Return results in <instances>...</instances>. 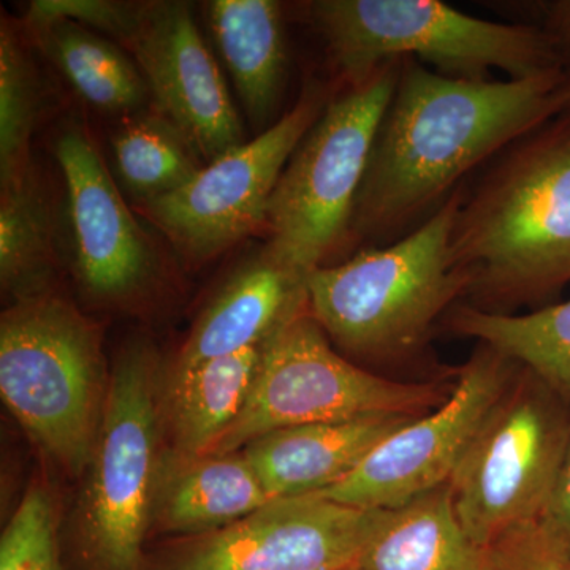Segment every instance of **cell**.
Returning <instances> with one entry per match:
<instances>
[{
  "instance_id": "277c9868",
  "label": "cell",
  "mask_w": 570,
  "mask_h": 570,
  "mask_svg": "<svg viewBox=\"0 0 570 570\" xmlns=\"http://www.w3.org/2000/svg\"><path fill=\"white\" fill-rule=\"evenodd\" d=\"M311 11L347 88L403 59L463 80H489L491 69L512 80L564 70L546 29L480 20L439 0H321Z\"/></svg>"
},
{
  "instance_id": "9a60e30c",
  "label": "cell",
  "mask_w": 570,
  "mask_h": 570,
  "mask_svg": "<svg viewBox=\"0 0 570 570\" xmlns=\"http://www.w3.org/2000/svg\"><path fill=\"white\" fill-rule=\"evenodd\" d=\"M306 279L262 246L195 322L170 376L265 344L306 305Z\"/></svg>"
},
{
  "instance_id": "8992f818",
  "label": "cell",
  "mask_w": 570,
  "mask_h": 570,
  "mask_svg": "<svg viewBox=\"0 0 570 570\" xmlns=\"http://www.w3.org/2000/svg\"><path fill=\"white\" fill-rule=\"evenodd\" d=\"M401 62L379 67L326 105L285 165L268 205L266 246L305 277L354 239L356 195Z\"/></svg>"
},
{
  "instance_id": "1f68e13d",
  "label": "cell",
  "mask_w": 570,
  "mask_h": 570,
  "mask_svg": "<svg viewBox=\"0 0 570 570\" xmlns=\"http://www.w3.org/2000/svg\"><path fill=\"white\" fill-rule=\"evenodd\" d=\"M346 570H365V569H362V568H360V566H356V568H351V569H346Z\"/></svg>"
},
{
  "instance_id": "f546056e",
  "label": "cell",
  "mask_w": 570,
  "mask_h": 570,
  "mask_svg": "<svg viewBox=\"0 0 570 570\" xmlns=\"http://www.w3.org/2000/svg\"><path fill=\"white\" fill-rule=\"evenodd\" d=\"M547 28L557 43L562 62H570V0H558L546 7Z\"/></svg>"
},
{
  "instance_id": "484cf974",
  "label": "cell",
  "mask_w": 570,
  "mask_h": 570,
  "mask_svg": "<svg viewBox=\"0 0 570 570\" xmlns=\"http://www.w3.org/2000/svg\"><path fill=\"white\" fill-rule=\"evenodd\" d=\"M0 570H59L55 505L43 487L28 490L3 530Z\"/></svg>"
},
{
  "instance_id": "52a82bcc",
  "label": "cell",
  "mask_w": 570,
  "mask_h": 570,
  "mask_svg": "<svg viewBox=\"0 0 570 570\" xmlns=\"http://www.w3.org/2000/svg\"><path fill=\"white\" fill-rule=\"evenodd\" d=\"M452 390L377 376L337 354L307 303L264 344L242 414L205 455L238 452L254 439L309 423L367 415L419 417Z\"/></svg>"
},
{
  "instance_id": "ba28073f",
  "label": "cell",
  "mask_w": 570,
  "mask_h": 570,
  "mask_svg": "<svg viewBox=\"0 0 570 570\" xmlns=\"http://www.w3.org/2000/svg\"><path fill=\"white\" fill-rule=\"evenodd\" d=\"M569 439V404L524 370L510 382L448 483L469 538L489 549L513 527L540 521Z\"/></svg>"
},
{
  "instance_id": "5bb4252c",
  "label": "cell",
  "mask_w": 570,
  "mask_h": 570,
  "mask_svg": "<svg viewBox=\"0 0 570 570\" xmlns=\"http://www.w3.org/2000/svg\"><path fill=\"white\" fill-rule=\"evenodd\" d=\"M121 48L134 56L154 110L186 135L205 165L245 145L242 119L189 3H138Z\"/></svg>"
},
{
  "instance_id": "4dcf8cb0",
  "label": "cell",
  "mask_w": 570,
  "mask_h": 570,
  "mask_svg": "<svg viewBox=\"0 0 570 570\" xmlns=\"http://www.w3.org/2000/svg\"><path fill=\"white\" fill-rule=\"evenodd\" d=\"M560 107L561 112H570V71L569 73H566L564 82L561 85Z\"/></svg>"
},
{
  "instance_id": "7c38bea8",
  "label": "cell",
  "mask_w": 570,
  "mask_h": 570,
  "mask_svg": "<svg viewBox=\"0 0 570 570\" xmlns=\"http://www.w3.org/2000/svg\"><path fill=\"white\" fill-rule=\"evenodd\" d=\"M384 512L318 493L272 499L246 519L200 535L168 570L356 568Z\"/></svg>"
},
{
  "instance_id": "603a6c76",
  "label": "cell",
  "mask_w": 570,
  "mask_h": 570,
  "mask_svg": "<svg viewBox=\"0 0 570 570\" xmlns=\"http://www.w3.org/2000/svg\"><path fill=\"white\" fill-rule=\"evenodd\" d=\"M81 99L107 115L141 111L149 91L137 63L118 43L78 22L61 20L31 29Z\"/></svg>"
},
{
  "instance_id": "6da1fadb",
  "label": "cell",
  "mask_w": 570,
  "mask_h": 570,
  "mask_svg": "<svg viewBox=\"0 0 570 570\" xmlns=\"http://www.w3.org/2000/svg\"><path fill=\"white\" fill-rule=\"evenodd\" d=\"M566 73L463 80L403 59L356 195L352 236L389 245L430 219L471 171L560 115Z\"/></svg>"
},
{
  "instance_id": "d6986e66",
  "label": "cell",
  "mask_w": 570,
  "mask_h": 570,
  "mask_svg": "<svg viewBox=\"0 0 570 570\" xmlns=\"http://www.w3.org/2000/svg\"><path fill=\"white\" fill-rule=\"evenodd\" d=\"M365 570H493L489 549L469 538L449 487L385 510L367 543Z\"/></svg>"
},
{
  "instance_id": "3957f363",
  "label": "cell",
  "mask_w": 570,
  "mask_h": 570,
  "mask_svg": "<svg viewBox=\"0 0 570 570\" xmlns=\"http://www.w3.org/2000/svg\"><path fill=\"white\" fill-rule=\"evenodd\" d=\"M463 197L461 187L411 234L307 276L309 313L336 346L370 362H396L425 346L439 316L466 294L450 250Z\"/></svg>"
},
{
  "instance_id": "ac0fdd59",
  "label": "cell",
  "mask_w": 570,
  "mask_h": 570,
  "mask_svg": "<svg viewBox=\"0 0 570 570\" xmlns=\"http://www.w3.org/2000/svg\"><path fill=\"white\" fill-rule=\"evenodd\" d=\"M206 11L247 118L255 129H268L283 99L287 62L279 3L213 0Z\"/></svg>"
},
{
  "instance_id": "4fadbf2b",
  "label": "cell",
  "mask_w": 570,
  "mask_h": 570,
  "mask_svg": "<svg viewBox=\"0 0 570 570\" xmlns=\"http://www.w3.org/2000/svg\"><path fill=\"white\" fill-rule=\"evenodd\" d=\"M67 190L71 264L94 302L124 305L159 272L156 245L135 219L88 127L67 124L55 140Z\"/></svg>"
},
{
  "instance_id": "7402d4cb",
  "label": "cell",
  "mask_w": 570,
  "mask_h": 570,
  "mask_svg": "<svg viewBox=\"0 0 570 570\" xmlns=\"http://www.w3.org/2000/svg\"><path fill=\"white\" fill-rule=\"evenodd\" d=\"M59 214L36 164L0 194V283L7 294H45L59 258Z\"/></svg>"
},
{
  "instance_id": "5b68a950",
  "label": "cell",
  "mask_w": 570,
  "mask_h": 570,
  "mask_svg": "<svg viewBox=\"0 0 570 570\" xmlns=\"http://www.w3.org/2000/svg\"><path fill=\"white\" fill-rule=\"evenodd\" d=\"M102 335L61 296L18 299L0 321V395L63 471L89 468L107 403Z\"/></svg>"
},
{
  "instance_id": "83f0119b",
  "label": "cell",
  "mask_w": 570,
  "mask_h": 570,
  "mask_svg": "<svg viewBox=\"0 0 570 570\" xmlns=\"http://www.w3.org/2000/svg\"><path fill=\"white\" fill-rule=\"evenodd\" d=\"M493 570H570V551L540 521L513 527L489 547Z\"/></svg>"
},
{
  "instance_id": "4316f807",
  "label": "cell",
  "mask_w": 570,
  "mask_h": 570,
  "mask_svg": "<svg viewBox=\"0 0 570 570\" xmlns=\"http://www.w3.org/2000/svg\"><path fill=\"white\" fill-rule=\"evenodd\" d=\"M138 2L118 0H36L26 11L29 29L50 22L69 20L110 37L121 45L129 36L137 14Z\"/></svg>"
},
{
  "instance_id": "cb8c5ba5",
  "label": "cell",
  "mask_w": 570,
  "mask_h": 570,
  "mask_svg": "<svg viewBox=\"0 0 570 570\" xmlns=\"http://www.w3.org/2000/svg\"><path fill=\"white\" fill-rule=\"evenodd\" d=\"M111 146L116 171L135 206L175 194L205 167L186 135L157 110L126 116Z\"/></svg>"
},
{
  "instance_id": "ffe728a7",
  "label": "cell",
  "mask_w": 570,
  "mask_h": 570,
  "mask_svg": "<svg viewBox=\"0 0 570 570\" xmlns=\"http://www.w3.org/2000/svg\"><path fill=\"white\" fill-rule=\"evenodd\" d=\"M264 344L168 376L167 417L174 452L205 455L242 414L261 367Z\"/></svg>"
},
{
  "instance_id": "8fae6325",
  "label": "cell",
  "mask_w": 570,
  "mask_h": 570,
  "mask_svg": "<svg viewBox=\"0 0 570 570\" xmlns=\"http://www.w3.org/2000/svg\"><path fill=\"white\" fill-rule=\"evenodd\" d=\"M512 360L479 343L448 400L385 438L358 468L322 497L370 510H392L448 485L472 439L504 395Z\"/></svg>"
},
{
  "instance_id": "30bf717a",
  "label": "cell",
  "mask_w": 570,
  "mask_h": 570,
  "mask_svg": "<svg viewBox=\"0 0 570 570\" xmlns=\"http://www.w3.org/2000/svg\"><path fill=\"white\" fill-rule=\"evenodd\" d=\"M326 105L324 88L309 82L272 127L205 165L175 194L137 206L138 212L194 265L266 230L269 200L285 165Z\"/></svg>"
},
{
  "instance_id": "f1b7e54d",
  "label": "cell",
  "mask_w": 570,
  "mask_h": 570,
  "mask_svg": "<svg viewBox=\"0 0 570 570\" xmlns=\"http://www.w3.org/2000/svg\"><path fill=\"white\" fill-rule=\"evenodd\" d=\"M540 523L566 550L570 551V439L557 485Z\"/></svg>"
},
{
  "instance_id": "d4e9b609",
  "label": "cell",
  "mask_w": 570,
  "mask_h": 570,
  "mask_svg": "<svg viewBox=\"0 0 570 570\" xmlns=\"http://www.w3.org/2000/svg\"><path fill=\"white\" fill-rule=\"evenodd\" d=\"M40 86L20 33L6 18L0 31V189L31 170Z\"/></svg>"
},
{
  "instance_id": "9c48e42d",
  "label": "cell",
  "mask_w": 570,
  "mask_h": 570,
  "mask_svg": "<svg viewBox=\"0 0 570 570\" xmlns=\"http://www.w3.org/2000/svg\"><path fill=\"white\" fill-rule=\"evenodd\" d=\"M159 356L149 344L122 348L112 366L102 425L81 502L91 570H140L159 471Z\"/></svg>"
},
{
  "instance_id": "7a4b0ae2",
  "label": "cell",
  "mask_w": 570,
  "mask_h": 570,
  "mask_svg": "<svg viewBox=\"0 0 570 570\" xmlns=\"http://www.w3.org/2000/svg\"><path fill=\"white\" fill-rule=\"evenodd\" d=\"M450 250L478 309L540 302L570 284V112L499 154L463 197Z\"/></svg>"
},
{
  "instance_id": "44dd1931",
  "label": "cell",
  "mask_w": 570,
  "mask_h": 570,
  "mask_svg": "<svg viewBox=\"0 0 570 570\" xmlns=\"http://www.w3.org/2000/svg\"><path fill=\"white\" fill-rule=\"evenodd\" d=\"M448 326L519 363L570 406V299L528 314L461 305L450 311Z\"/></svg>"
},
{
  "instance_id": "e0dca14e",
  "label": "cell",
  "mask_w": 570,
  "mask_h": 570,
  "mask_svg": "<svg viewBox=\"0 0 570 570\" xmlns=\"http://www.w3.org/2000/svg\"><path fill=\"white\" fill-rule=\"evenodd\" d=\"M272 498L245 452L183 455L163 452L154 487L151 527L174 534H212Z\"/></svg>"
},
{
  "instance_id": "2e32d148",
  "label": "cell",
  "mask_w": 570,
  "mask_h": 570,
  "mask_svg": "<svg viewBox=\"0 0 570 570\" xmlns=\"http://www.w3.org/2000/svg\"><path fill=\"white\" fill-rule=\"evenodd\" d=\"M409 415H367L285 428L254 439L243 452L268 497L321 493L351 475Z\"/></svg>"
}]
</instances>
